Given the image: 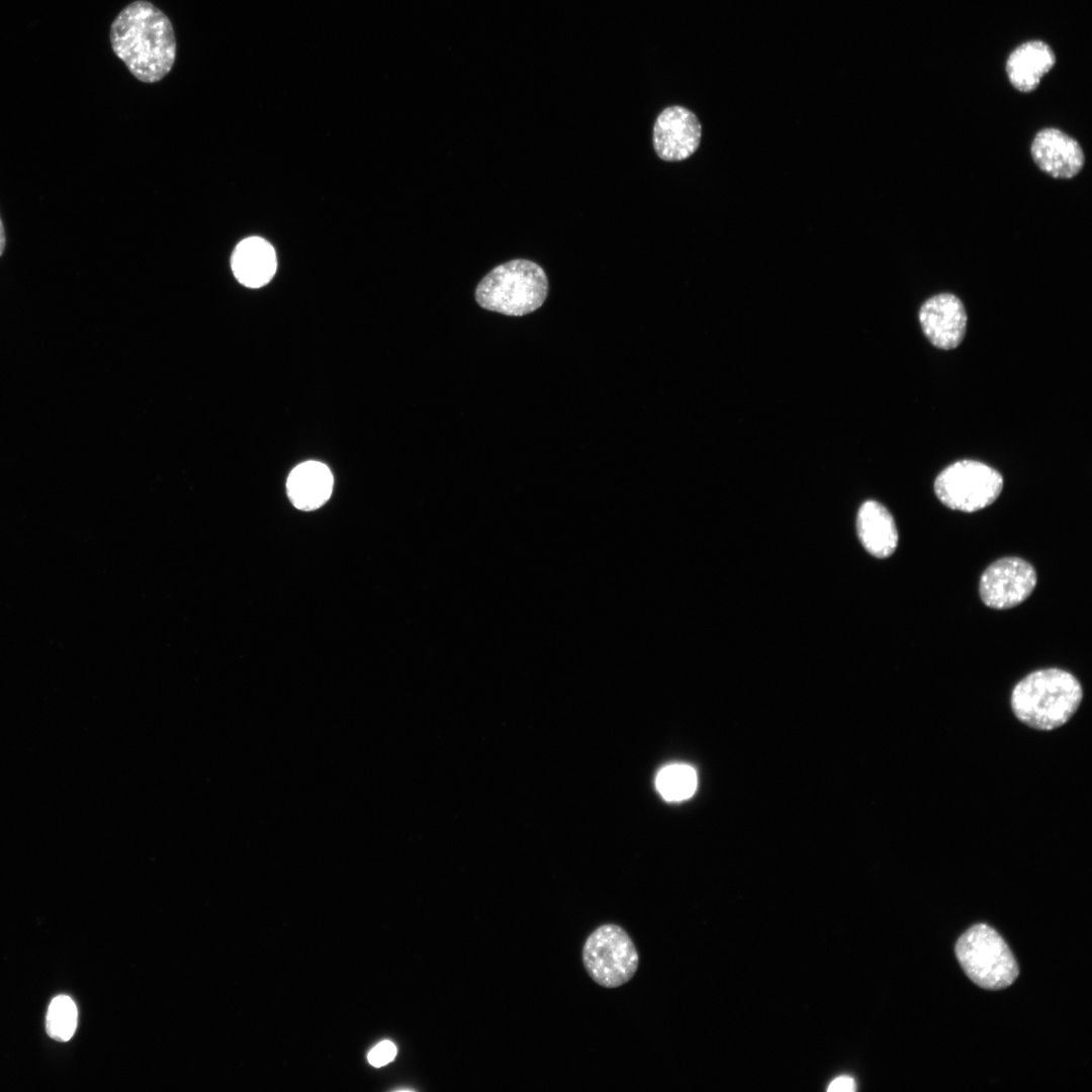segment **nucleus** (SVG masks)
<instances>
[{
  "label": "nucleus",
  "mask_w": 1092,
  "mask_h": 1092,
  "mask_svg": "<svg viewBox=\"0 0 1092 1092\" xmlns=\"http://www.w3.org/2000/svg\"><path fill=\"white\" fill-rule=\"evenodd\" d=\"M109 39L116 57L145 83L162 80L176 60L173 25L149 1L136 0L126 5L111 23Z\"/></svg>",
  "instance_id": "f257e3e1"
},
{
  "label": "nucleus",
  "mask_w": 1092,
  "mask_h": 1092,
  "mask_svg": "<svg viewBox=\"0 0 1092 1092\" xmlns=\"http://www.w3.org/2000/svg\"><path fill=\"white\" fill-rule=\"evenodd\" d=\"M1082 699V687L1072 673L1060 668H1044L1030 672L1015 685L1011 708L1025 725L1049 731L1066 724Z\"/></svg>",
  "instance_id": "f03ea898"
},
{
  "label": "nucleus",
  "mask_w": 1092,
  "mask_h": 1092,
  "mask_svg": "<svg viewBox=\"0 0 1092 1092\" xmlns=\"http://www.w3.org/2000/svg\"><path fill=\"white\" fill-rule=\"evenodd\" d=\"M548 294V279L537 263L515 259L487 273L475 290L477 303L487 310L522 316L538 309Z\"/></svg>",
  "instance_id": "7ed1b4c3"
},
{
  "label": "nucleus",
  "mask_w": 1092,
  "mask_h": 1092,
  "mask_svg": "<svg viewBox=\"0 0 1092 1092\" xmlns=\"http://www.w3.org/2000/svg\"><path fill=\"white\" fill-rule=\"evenodd\" d=\"M956 953L967 976L985 989H1003L1019 973L1007 943L987 924H976L963 933L957 941Z\"/></svg>",
  "instance_id": "20e7f679"
},
{
  "label": "nucleus",
  "mask_w": 1092,
  "mask_h": 1092,
  "mask_svg": "<svg viewBox=\"0 0 1092 1092\" xmlns=\"http://www.w3.org/2000/svg\"><path fill=\"white\" fill-rule=\"evenodd\" d=\"M582 962L589 977L606 988L620 987L635 975L639 956L629 934L607 923L595 929L582 947Z\"/></svg>",
  "instance_id": "39448f33"
},
{
  "label": "nucleus",
  "mask_w": 1092,
  "mask_h": 1092,
  "mask_svg": "<svg viewBox=\"0 0 1092 1092\" xmlns=\"http://www.w3.org/2000/svg\"><path fill=\"white\" fill-rule=\"evenodd\" d=\"M1003 487L994 468L975 460H960L944 468L934 481L939 500L951 510L972 513L993 504Z\"/></svg>",
  "instance_id": "423d86ee"
},
{
  "label": "nucleus",
  "mask_w": 1092,
  "mask_h": 1092,
  "mask_svg": "<svg viewBox=\"0 0 1092 1092\" xmlns=\"http://www.w3.org/2000/svg\"><path fill=\"white\" fill-rule=\"evenodd\" d=\"M1035 585L1036 572L1030 563L1019 557H1004L986 568L979 589L986 606L1003 610L1025 601Z\"/></svg>",
  "instance_id": "0eeeda50"
},
{
  "label": "nucleus",
  "mask_w": 1092,
  "mask_h": 1092,
  "mask_svg": "<svg viewBox=\"0 0 1092 1092\" xmlns=\"http://www.w3.org/2000/svg\"><path fill=\"white\" fill-rule=\"evenodd\" d=\"M701 136L702 126L697 115L680 105L663 109L653 125V148L657 156L667 162L691 157L698 150Z\"/></svg>",
  "instance_id": "6e6552de"
},
{
  "label": "nucleus",
  "mask_w": 1092,
  "mask_h": 1092,
  "mask_svg": "<svg viewBox=\"0 0 1092 1092\" xmlns=\"http://www.w3.org/2000/svg\"><path fill=\"white\" fill-rule=\"evenodd\" d=\"M919 321L930 343L944 350L958 347L966 334L967 312L962 300L952 293H939L920 307Z\"/></svg>",
  "instance_id": "1a4fd4ad"
},
{
  "label": "nucleus",
  "mask_w": 1092,
  "mask_h": 1092,
  "mask_svg": "<svg viewBox=\"0 0 1092 1092\" xmlns=\"http://www.w3.org/2000/svg\"><path fill=\"white\" fill-rule=\"evenodd\" d=\"M1036 166L1054 178L1070 179L1082 170L1085 156L1080 144L1054 127L1039 130L1030 146Z\"/></svg>",
  "instance_id": "9d476101"
},
{
  "label": "nucleus",
  "mask_w": 1092,
  "mask_h": 1092,
  "mask_svg": "<svg viewBox=\"0 0 1092 1092\" xmlns=\"http://www.w3.org/2000/svg\"><path fill=\"white\" fill-rule=\"evenodd\" d=\"M231 266L241 284L259 288L269 283L276 272V253L272 245L263 238L249 237L235 248Z\"/></svg>",
  "instance_id": "9b49d317"
},
{
  "label": "nucleus",
  "mask_w": 1092,
  "mask_h": 1092,
  "mask_svg": "<svg viewBox=\"0 0 1092 1092\" xmlns=\"http://www.w3.org/2000/svg\"><path fill=\"white\" fill-rule=\"evenodd\" d=\"M334 478L329 467L318 461H305L294 467L286 481L287 495L302 511L322 507L331 496Z\"/></svg>",
  "instance_id": "f8f14e48"
},
{
  "label": "nucleus",
  "mask_w": 1092,
  "mask_h": 1092,
  "mask_svg": "<svg viewBox=\"0 0 1092 1092\" xmlns=\"http://www.w3.org/2000/svg\"><path fill=\"white\" fill-rule=\"evenodd\" d=\"M856 529L864 549L875 557L891 556L898 546V531L890 512L876 500L864 502L857 513Z\"/></svg>",
  "instance_id": "ddd939ff"
},
{
  "label": "nucleus",
  "mask_w": 1092,
  "mask_h": 1092,
  "mask_svg": "<svg viewBox=\"0 0 1092 1092\" xmlns=\"http://www.w3.org/2000/svg\"><path fill=\"white\" fill-rule=\"evenodd\" d=\"M1055 63L1056 56L1046 43L1031 40L1020 44L1010 54L1006 73L1016 90L1027 93L1037 88Z\"/></svg>",
  "instance_id": "4468645a"
},
{
  "label": "nucleus",
  "mask_w": 1092,
  "mask_h": 1092,
  "mask_svg": "<svg viewBox=\"0 0 1092 1092\" xmlns=\"http://www.w3.org/2000/svg\"><path fill=\"white\" fill-rule=\"evenodd\" d=\"M697 785L696 770L686 763L668 764L658 771L655 779L657 791L668 802H680L691 798Z\"/></svg>",
  "instance_id": "2eb2a0df"
},
{
  "label": "nucleus",
  "mask_w": 1092,
  "mask_h": 1092,
  "mask_svg": "<svg viewBox=\"0 0 1092 1092\" xmlns=\"http://www.w3.org/2000/svg\"><path fill=\"white\" fill-rule=\"evenodd\" d=\"M78 1025V1009L73 998L67 994L53 997L46 1013V1032L50 1038L69 1041Z\"/></svg>",
  "instance_id": "dca6fc26"
},
{
  "label": "nucleus",
  "mask_w": 1092,
  "mask_h": 1092,
  "mask_svg": "<svg viewBox=\"0 0 1092 1092\" xmlns=\"http://www.w3.org/2000/svg\"><path fill=\"white\" fill-rule=\"evenodd\" d=\"M396 1056V1046L390 1040L377 1043L368 1054V1062L374 1067H382Z\"/></svg>",
  "instance_id": "f3484780"
},
{
  "label": "nucleus",
  "mask_w": 1092,
  "mask_h": 1092,
  "mask_svg": "<svg viewBox=\"0 0 1092 1092\" xmlns=\"http://www.w3.org/2000/svg\"><path fill=\"white\" fill-rule=\"evenodd\" d=\"M856 1089L855 1081L849 1076L835 1078L828 1086L830 1092H852Z\"/></svg>",
  "instance_id": "a211bd4d"
},
{
  "label": "nucleus",
  "mask_w": 1092,
  "mask_h": 1092,
  "mask_svg": "<svg viewBox=\"0 0 1092 1092\" xmlns=\"http://www.w3.org/2000/svg\"><path fill=\"white\" fill-rule=\"evenodd\" d=\"M5 232L0 218V256L3 254V251L5 249Z\"/></svg>",
  "instance_id": "6ab92c4d"
}]
</instances>
